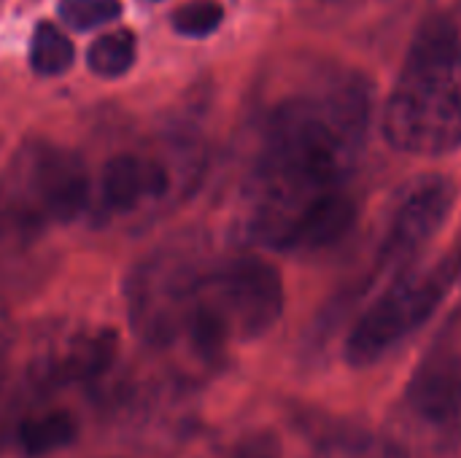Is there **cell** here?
Listing matches in <instances>:
<instances>
[{"label": "cell", "instance_id": "1", "mask_svg": "<svg viewBox=\"0 0 461 458\" xmlns=\"http://www.w3.org/2000/svg\"><path fill=\"white\" fill-rule=\"evenodd\" d=\"M370 111V89L354 73H332L270 111L243 197L249 243L319 254L354 229L359 205L348 175L365 148Z\"/></svg>", "mask_w": 461, "mask_h": 458}, {"label": "cell", "instance_id": "2", "mask_svg": "<svg viewBox=\"0 0 461 458\" xmlns=\"http://www.w3.org/2000/svg\"><path fill=\"white\" fill-rule=\"evenodd\" d=\"M384 138L405 154L440 157L461 146V24L429 16L413 35L384 105Z\"/></svg>", "mask_w": 461, "mask_h": 458}, {"label": "cell", "instance_id": "3", "mask_svg": "<svg viewBox=\"0 0 461 458\" xmlns=\"http://www.w3.org/2000/svg\"><path fill=\"white\" fill-rule=\"evenodd\" d=\"M284 313L281 273L259 256H235L200 275L184 340L203 356L267 335Z\"/></svg>", "mask_w": 461, "mask_h": 458}, {"label": "cell", "instance_id": "4", "mask_svg": "<svg viewBox=\"0 0 461 458\" xmlns=\"http://www.w3.org/2000/svg\"><path fill=\"white\" fill-rule=\"evenodd\" d=\"M200 240L176 235L149 251L127 275V319L140 343L167 348L184 337L192 300L205 273Z\"/></svg>", "mask_w": 461, "mask_h": 458}, {"label": "cell", "instance_id": "5", "mask_svg": "<svg viewBox=\"0 0 461 458\" xmlns=\"http://www.w3.org/2000/svg\"><path fill=\"white\" fill-rule=\"evenodd\" d=\"M89 205V173L81 157L49 140L24 143L0 181V221L14 229L70 224Z\"/></svg>", "mask_w": 461, "mask_h": 458}, {"label": "cell", "instance_id": "6", "mask_svg": "<svg viewBox=\"0 0 461 458\" xmlns=\"http://www.w3.org/2000/svg\"><path fill=\"white\" fill-rule=\"evenodd\" d=\"M459 281L451 259L435 267L402 270L400 278L357 319L346 340V359L351 367H370L424 327L448 289Z\"/></svg>", "mask_w": 461, "mask_h": 458}, {"label": "cell", "instance_id": "7", "mask_svg": "<svg viewBox=\"0 0 461 458\" xmlns=\"http://www.w3.org/2000/svg\"><path fill=\"white\" fill-rule=\"evenodd\" d=\"M119 356V335L111 327L65 321L46 327L30 354L27 375L38 389L92 383Z\"/></svg>", "mask_w": 461, "mask_h": 458}, {"label": "cell", "instance_id": "8", "mask_svg": "<svg viewBox=\"0 0 461 458\" xmlns=\"http://www.w3.org/2000/svg\"><path fill=\"white\" fill-rule=\"evenodd\" d=\"M456 200V189L446 175L427 173L408 181L389 211L381 265L392 270H405L411 259L429 246V240L446 224Z\"/></svg>", "mask_w": 461, "mask_h": 458}, {"label": "cell", "instance_id": "9", "mask_svg": "<svg viewBox=\"0 0 461 458\" xmlns=\"http://www.w3.org/2000/svg\"><path fill=\"white\" fill-rule=\"evenodd\" d=\"M405 408L432 429H451L461 421V308L416 364L405 389Z\"/></svg>", "mask_w": 461, "mask_h": 458}, {"label": "cell", "instance_id": "10", "mask_svg": "<svg viewBox=\"0 0 461 458\" xmlns=\"http://www.w3.org/2000/svg\"><path fill=\"white\" fill-rule=\"evenodd\" d=\"M173 189L170 167L157 157L116 154L105 162L100 175V194L108 211L127 213L143 202L162 200Z\"/></svg>", "mask_w": 461, "mask_h": 458}, {"label": "cell", "instance_id": "11", "mask_svg": "<svg viewBox=\"0 0 461 458\" xmlns=\"http://www.w3.org/2000/svg\"><path fill=\"white\" fill-rule=\"evenodd\" d=\"M14 437L24 456L41 458L68 448L78 437V424L68 410H49L22 418Z\"/></svg>", "mask_w": 461, "mask_h": 458}, {"label": "cell", "instance_id": "12", "mask_svg": "<svg viewBox=\"0 0 461 458\" xmlns=\"http://www.w3.org/2000/svg\"><path fill=\"white\" fill-rule=\"evenodd\" d=\"M313 458H411L408 448L386 435L343 432L324 440Z\"/></svg>", "mask_w": 461, "mask_h": 458}, {"label": "cell", "instance_id": "13", "mask_svg": "<svg viewBox=\"0 0 461 458\" xmlns=\"http://www.w3.org/2000/svg\"><path fill=\"white\" fill-rule=\"evenodd\" d=\"M73 40L51 22H38L30 40V65L38 76H59L73 65Z\"/></svg>", "mask_w": 461, "mask_h": 458}, {"label": "cell", "instance_id": "14", "mask_svg": "<svg viewBox=\"0 0 461 458\" xmlns=\"http://www.w3.org/2000/svg\"><path fill=\"white\" fill-rule=\"evenodd\" d=\"M135 35L130 30H113L108 35L95 38V43L86 51V65L92 73L103 78H119L135 65Z\"/></svg>", "mask_w": 461, "mask_h": 458}, {"label": "cell", "instance_id": "15", "mask_svg": "<svg viewBox=\"0 0 461 458\" xmlns=\"http://www.w3.org/2000/svg\"><path fill=\"white\" fill-rule=\"evenodd\" d=\"M224 19V8L216 0H189L173 13V30L186 38L211 35Z\"/></svg>", "mask_w": 461, "mask_h": 458}, {"label": "cell", "instance_id": "16", "mask_svg": "<svg viewBox=\"0 0 461 458\" xmlns=\"http://www.w3.org/2000/svg\"><path fill=\"white\" fill-rule=\"evenodd\" d=\"M122 13L119 0H62L59 19L73 30H92L113 22Z\"/></svg>", "mask_w": 461, "mask_h": 458}, {"label": "cell", "instance_id": "17", "mask_svg": "<svg viewBox=\"0 0 461 458\" xmlns=\"http://www.w3.org/2000/svg\"><path fill=\"white\" fill-rule=\"evenodd\" d=\"M16 410H19V391L14 389L8 373L0 375V451L5 448L8 437L16 435V427L22 418H16Z\"/></svg>", "mask_w": 461, "mask_h": 458}, {"label": "cell", "instance_id": "18", "mask_svg": "<svg viewBox=\"0 0 461 458\" xmlns=\"http://www.w3.org/2000/svg\"><path fill=\"white\" fill-rule=\"evenodd\" d=\"M221 458H284L281 456V445L273 435H251L246 440H240L227 456Z\"/></svg>", "mask_w": 461, "mask_h": 458}, {"label": "cell", "instance_id": "19", "mask_svg": "<svg viewBox=\"0 0 461 458\" xmlns=\"http://www.w3.org/2000/svg\"><path fill=\"white\" fill-rule=\"evenodd\" d=\"M11 348H14V324L0 310V375L8 373V354H11Z\"/></svg>", "mask_w": 461, "mask_h": 458}, {"label": "cell", "instance_id": "20", "mask_svg": "<svg viewBox=\"0 0 461 458\" xmlns=\"http://www.w3.org/2000/svg\"><path fill=\"white\" fill-rule=\"evenodd\" d=\"M448 259L454 262V267H456V275L461 278V240H459V246H456V251H454V254H451Z\"/></svg>", "mask_w": 461, "mask_h": 458}, {"label": "cell", "instance_id": "21", "mask_svg": "<svg viewBox=\"0 0 461 458\" xmlns=\"http://www.w3.org/2000/svg\"><path fill=\"white\" fill-rule=\"evenodd\" d=\"M330 3H338L340 5V3H354V0H330Z\"/></svg>", "mask_w": 461, "mask_h": 458}]
</instances>
